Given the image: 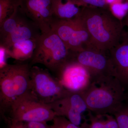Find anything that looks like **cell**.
<instances>
[{"label": "cell", "instance_id": "cell-27", "mask_svg": "<svg viewBox=\"0 0 128 128\" xmlns=\"http://www.w3.org/2000/svg\"><path fill=\"white\" fill-rule=\"evenodd\" d=\"M124 102L128 104V89L125 91L124 92Z\"/></svg>", "mask_w": 128, "mask_h": 128}, {"label": "cell", "instance_id": "cell-2", "mask_svg": "<svg viewBox=\"0 0 128 128\" xmlns=\"http://www.w3.org/2000/svg\"><path fill=\"white\" fill-rule=\"evenodd\" d=\"M124 92L117 78L107 76L92 80L80 93L93 114H113L124 101Z\"/></svg>", "mask_w": 128, "mask_h": 128}, {"label": "cell", "instance_id": "cell-9", "mask_svg": "<svg viewBox=\"0 0 128 128\" xmlns=\"http://www.w3.org/2000/svg\"><path fill=\"white\" fill-rule=\"evenodd\" d=\"M56 116L65 117L72 123L80 126L87 105L80 92L70 91L63 97L48 104Z\"/></svg>", "mask_w": 128, "mask_h": 128}, {"label": "cell", "instance_id": "cell-29", "mask_svg": "<svg viewBox=\"0 0 128 128\" xmlns=\"http://www.w3.org/2000/svg\"><path fill=\"white\" fill-rule=\"evenodd\" d=\"M124 0V1L126 2H127V3H128V0Z\"/></svg>", "mask_w": 128, "mask_h": 128}, {"label": "cell", "instance_id": "cell-1", "mask_svg": "<svg viewBox=\"0 0 128 128\" xmlns=\"http://www.w3.org/2000/svg\"><path fill=\"white\" fill-rule=\"evenodd\" d=\"M79 16L89 33L93 48L107 52L121 42L124 32L122 22L109 9L81 7Z\"/></svg>", "mask_w": 128, "mask_h": 128}, {"label": "cell", "instance_id": "cell-10", "mask_svg": "<svg viewBox=\"0 0 128 128\" xmlns=\"http://www.w3.org/2000/svg\"><path fill=\"white\" fill-rule=\"evenodd\" d=\"M56 78L66 89L80 92L89 86L91 78L89 72L82 66L70 60L57 71Z\"/></svg>", "mask_w": 128, "mask_h": 128}, {"label": "cell", "instance_id": "cell-7", "mask_svg": "<svg viewBox=\"0 0 128 128\" xmlns=\"http://www.w3.org/2000/svg\"><path fill=\"white\" fill-rule=\"evenodd\" d=\"M30 74L31 92L42 102L50 104L70 92L66 89L47 69L32 66L30 68Z\"/></svg>", "mask_w": 128, "mask_h": 128}, {"label": "cell", "instance_id": "cell-23", "mask_svg": "<svg viewBox=\"0 0 128 128\" xmlns=\"http://www.w3.org/2000/svg\"><path fill=\"white\" fill-rule=\"evenodd\" d=\"M22 122L26 128H52V125H49L46 122L40 121Z\"/></svg>", "mask_w": 128, "mask_h": 128}, {"label": "cell", "instance_id": "cell-6", "mask_svg": "<svg viewBox=\"0 0 128 128\" xmlns=\"http://www.w3.org/2000/svg\"><path fill=\"white\" fill-rule=\"evenodd\" d=\"M56 115L49 105L40 102L31 91L17 99L12 105L7 124L18 122L53 121Z\"/></svg>", "mask_w": 128, "mask_h": 128}, {"label": "cell", "instance_id": "cell-25", "mask_svg": "<svg viewBox=\"0 0 128 128\" xmlns=\"http://www.w3.org/2000/svg\"><path fill=\"white\" fill-rule=\"evenodd\" d=\"M122 22L124 27H126L128 29L127 32H124L123 36L128 40V12L126 14V16L124 17L122 20Z\"/></svg>", "mask_w": 128, "mask_h": 128}, {"label": "cell", "instance_id": "cell-19", "mask_svg": "<svg viewBox=\"0 0 128 128\" xmlns=\"http://www.w3.org/2000/svg\"><path fill=\"white\" fill-rule=\"evenodd\" d=\"M113 115L116 120L120 128H128V104L124 102Z\"/></svg>", "mask_w": 128, "mask_h": 128}, {"label": "cell", "instance_id": "cell-8", "mask_svg": "<svg viewBox=\"0 0 128 128\" xmlns=\"http://www.w3.org/2000/svg\"><path fill=\"white\" fill-rule=\"evenodd\" d=\"M71 60L84 66L89 72L91 80L114 76L108 52H102L95 48H86L80 52H72Z\"/></svg>", "mask_w": 128, "mask_h": 128}, {"label": "cell", "instance_id": "cell-5", "mask_svg": "<svg viewBox=\"0 0 128 128\" xmlns=\"http://www.w3.org/2000/svg\"><path fill=\"white\" fill-rule=\"evenodd\" d=\"M50 27L72 52L92 47L89 33L79 14L71 19L53 18Z\"/></svg>", "mask_w": 128, "mask_h": 128}, {"label": "cell", "instance_id": "cell-16", "mask_svg": "<svg viewBox=\"0 0 128 128\" xmlns=\"http://www.w3.org/2000/svg\"><path fill=\"white\" fill-rule=\"evenodd\" d=\"M81 8L71 0H52L51 12L53 18L60 19H71L78 16Z\"/></svg>", "mask_w": 128, "mask_h": 128}, {"label": "cell", "instance_id": "cell-4", "mask_svg": "<svg viewBox=\"0 0 128 128\" xmlns=\"http://www.w3.org/2000/svg\"><path fill=\"white\" fill-rule=\"evenodd\" d=\"M72 54L58 35L52 30L42 33L37 38L36 46L30 60V66L43 65L55 74L71 60Z\"/></svg>", "mask_w": 128, "mask_h": 128}, {"label": "cell", "instance_id": "cell-21", "mask_svg": "<svg viewBox=\"0 0 128 128\" xmlns=\"http://www.w3.org/2000/svg\"><path fill=\"white\" fill-rule=\"evenodd\" d=\"M72 2L79 7H91L104 9H109V5L106 0H71Z\"/></svg>", "mask_w": 128, "mask_h": 128}, {"label": "cell", "instance_id": "cell-13", "mask_svg": "<svg viewBox=\"0 0 128 128\" xmlns=\"http://www.w3.org/2000/svg\"><path fill=\"white\" fill-rule=\"evenodd\" d=\"M41 34L38 26L31 20H28L9 35L0 40V44L7 48L16 43L38 38Z\"/></svg>", "mask_w": 128, "mask_h": 128}, {"label": "cell", "instance_id": "cell-26", "mask_svg": "<svg viewBox=\"0 0 128 128\" xmlns=\"http://www.w3.org/2000/svg\"><path fill=\"white\" fill-rule=\"evenodd\" d=\"M8 128H26L22 122L10 123L8 124Z\"/></svg>", "mask_w": 128, "mask_h": 128}, {"label": "cell", "instance_id": "cell-14", "mask_svg": "<svg viewBox=\"0 0 128 128\" xmlns=\"http://www.w3.org/2000/svg\"><path fill=\"white\" fill-rule=\"evenodd\" d=\"M81 128H120L115 117L110 114H96L88 110Z\"/></svg>", "mask_w": 128, "mask_h": 128}, {"label": "cell", "instance_id": "cell-15", "mask_svg": "<svg viewBox=\"0 0 128 128\" xmlns=\"http://www.w3.org/2000/svg\"><path fill=\"white\" fill-rule=\"evenodd\" d=\"M37 38L18 42L6 48L9 58L22 62L31 60L36 48Z\"/></svg>", "mask_w": 128, "mask_h": 128}, {"label": "cell", "instance_id": "cell-11", "mask_svg": "<svg viewBox=\"0 0 128 128\" xmlns=\"http://www.w3.org/2000/svg\"><path fill=\"white\" fill-rule=\"evenodd\" d=\"M22 10L28 18L38 26L42 33L51 30L53 18L52 0H18Z\"/></svg>", "mask_w": 128, "mask_h": 128}, {"label": "cell", "instance_id": "cell-3", "mask_svg": "<svg viewBox=\"0 0 128 128\" xmlns=\"http://www.w3.org/2000/svg\"><path fill=\"white\" fill-rule=\"evenodd\" d=\"M31 66L27 63H19L0 69V114L6 124L14 102L31 91Z\"/></svg>", "mask_w": 128, "mask_h": 128}, {"label": "cell", "instance_id": "cell-28", "mask_svg": "<svg viewBox=\"0 0 128 128\" xmlns=\"http://www.w3.org/2000/svg\"><path fill=\"white\" fill-rule=\"evenodd\" d=\"M120 0H106L107 3H108V4L109 5V6L111 4Z\"/></svg>", "mask_w": 128, "mask_h": 128}, {"label": "cell", "instance_id": "cell-22", "mask_svg": "<svg viewBox=\"0 0 128 128\" xmlns=\"http://www.w3.org/2000/svg\"><path fill=\"white\" fill-rule=\"evenodd\" d=\"M53 121L52 128H81L64 117L55 116Z\"/></svg>", "mask_w": 128, "mask_h": 128}, {"label": "cell", "instance_id": "cell-18", "mask_svg": "<svg viewBox=\"0 0 128 128\" xmlns=\"http://www.w3.org/2000/svg\"><path fill=\"white\" fill-rule=\"evenodd\" d=\"M18 0H0V25L12 14L18 5Z\"/></svg>", "mask_w": 128, "mask_h": 128}, {"label": "cell", "instance_id": "cell-24", "mask_svg": "<svg viewBox=\"0 0 128 128\" xmlns=\"http://www.w3.org/2000/svg\"><path fill=\"white\" fill-rule=\"evenodd\" d=\"M7 49L4 46L0 44V69L8 64V59L9 58Z\"/></svg>", "mask_w": 128, "mask_h": 128}, {"label": "cell", "instance_id": "cell-20", "mask_svg": "<svg viewBox=\"0 0 128 128\" xmlns=\"http://www.w3.org/2000/svg\"><path fill=\"white\" fill-rule=\"evenodd\" d=\"M122 0H123L114 2L109 6V10L112 14L121 20V17L123 19L128 12V3L125 1V3H122Z\"/></svg>", "mask_w": 128, "mask_h": 128}, {"label": "cell", "instance_id": "cell-12", "mask_svg": "<svg viewBox=\"0 0 128 128\" xmlns=\"http://www.w3.org/2000/svg\"><path fill=\"white\" fill-rule=\"evenodd\" d=\"M114 77L124 90L128 89V40L123 36L120 42L108 51Z\"/></svg>", "mask_w": 128, "mask_h": 128}, {"label": "cell", "instance_id": "cell-17", "mask_svg": "<svg viewBox=\"0 0 128 128\" xmlns=\"http://www.w3.org/2000/svg\"><path fill=\"white\" fill-rule=\"evenodd\" d=\"M22 10L19 4L15 7L13 12L0 25V40L9 35L15 29L28 19Z\"/></svg>", "mask_w": 128, "mask_h": 128}]
</instances>
